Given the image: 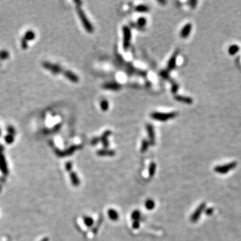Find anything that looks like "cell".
I'll list each match as a JSON object with an SVG mask.
<instances>
[{"instance_id": "23", "label": "cell", "mask_w": 241, "mask_h": 241, "mask_svg": "<svg viewBox=\"0 0 241 241\" xmlns=\"http://www.w3.org/2000/svg\"><path fill=\"white\" fill-rule=\"evenodd\" d=\"M160 76L162 77L163 79H165V80H169V79H170L169 72L167 70H161L160 73Z\"/></svg>"}, {"instance_id": "20", "label": "cell", "mask_w": 241, "mask_h": 241, "mask_svg": "<svg viewBox=\"0 0 241 241\" xmlns=\"http://www.w3.org/2000/svg\"><path fill=\"white\" fill-rule=\"evenodd\" d=\"M100 109H101L103 111H107L109 109V102L107 100H102L100 101Z\"/></svg>"}, {"instance_id": "1", "label": "cell", "mask_w": 241, "mask_h": 241, "mask_svg": "<svg viewBox=\"0 0 241 241\" xmlns=\"http://www.w3.org/2000/svg\"><path fill=\"white\" fill-rule=\"evenodd\" d=\"M178 115V112H171L167 113L154 112L151 114V117L153 119L160 121H167L169 119H172Z\"/></svg>"}, {"instance_id": "21", "label": "cell", "mask_w": 241, "mask_h": 241, "mask_svg": "<svg viewBox=\"0 0 241 241\" xmlns=\"http://www.w3.org/2000/svg\"><path fill=\"white\" fill-rule=\"evenodd\" d=\"M150 145V143L147 141V140L144 139L143 141H142V143H141V152L142 153H145L146 152L147 150L148 149V147Z\"/></svg>"}, {"instance_id": "11", "label": "cell", "mask_w": 241, "mask_h": 241, "mask_svg": "<svg viewBox=\"0 0 241 241\" xmlns=\"http://www.w3.org/2000/svg\"><path fill=\"white\" fill-rule=\"evenodd\" d=\"M174 98L178 101L184 102L186 104H192L193 102V100L191 98L188 97V96H182V95H175L174 96Z\"/></svg>"}, {"instance_id": "24", "label": "cell", "mask_w": 241, "mask_h": 241, "mask_svg": "<svg viewBox=\"0 0 241 241\" xmlns=\"http://www.w3.org/2000/svg\"><path fill=\"white\" fill-rule=\"evenodd\" d=\"M145 24H146V19L145 18H140L138 19L137 25H138V26H139L141 29H142V28H143Z\"/></svg>"}, {"instance_id": "27", "label": "cell", "mask_w": 241, "mask_h": 241, "mask_svg": "<svg viewBox=\"0 0 241 241\" xmlns=\"http://www.w3.org/2000/svg\"><path fill=\"white\" fill-rule=\"evenodd\" d=\"M139 227V221H134L133 223V228H135V229H137Z\"/></svg>"}, {"instance_id": "29", "label": "cell", "mask_w": 241, "mask_h": 241, "mask_svg": "<svg viewBox=\"0 0 241 241\" xmlns=\"http://www.w3.org/2000/svg\"><path fill=\"white\" fill-rule=\"evenodd\" d=\"M197 3V1H190L189 3L190 4V6H191L192 8H195V5H196V3Z\"/></svg>"}, {"instance_id": "6", "label": "cell", "mask_w": 241, "mask_h": 241, "mask_svg": "<svg viewBox=\"0 0 241 241\" xmlns=\"http://www.w3.org/2000/svg\"><path fill=\"white\" fill-rule=\"evenodd\" d=\"M146 129H147V132L149 139H150V143L152 145H154L155 144V133H154V127L152 126L151 124H147L146 125Z\"/></svg>"}, {"instance_id": "10", "label": "cell", "mask_w": 241, "mask_h": 241, "mask_svg": "<svg viewBox=\"0 0 241 241\" xmlns=\"http://www.w3.org/2000/svg\"><path fill=\"white\" fill-rule=\"evenodd\" d=\"M111 134V131L110 130H107V131H104L103 134H102L101 137L100 138V140L102 141V145H103L104 147H109V141H108V137H109Z\"/></svg>"}, {"instance_id": "28", "label": "cell", "mask_w": 241, "mask_h": 241, "mask_svg": "<svg viewBox=\"0 0 241 241\" xmlns=\"http://www.w3.org/2000/svg\"><path fill=\"white\" fill-rule=\"evenodd\" d=\"M213 212H214V210H213L212 208H208V209L206 210L205 212H206L207 215H211L213 213Z\"/></svg>"}, {"instance_id": "17", "label": "cell", "mask_w": 241, "mask_h": 241, "mask_svg": "<svg viewBox=\"0 0 241 241\" xmlns=\"http://www.w3.org/2000/svg\"><path fill=\"white\" fill-rule=\"evenodd\" d=\"M156 164L154 162H152L150 165V167H149V174L151 177L154 176L155 173H156Z\"/></svg>"}, {"instance_id": "30", "label": "cell", "mask_w": 241, "mask_h": 241, "mask_svg": "<svg viewBox=\"0 0 241 241\" xmlns=\"http://www.w3.org/2000/svg\"><path fill=\"white\" fill-rule=\"evenodd\" d=\"M66 168L68 170H70V169H71V168H72V164H71V163H68V164H67Z\"/></svg>"}, {"instance_id": "18", "label": "cell", "mask_w": 241, "mask_h": 241, "mask_svg": "<svg viewBox=\"0 0 241 241\" xmlns=\"http://www.w3.org/2000/svg\"><path fill=\"white\" fill-rule=\"evenodd\" d=\"M70 178H71V181H72V183L73 184V185L74 186H78L79 183V178L77 176L76 174L75 173H71V175H70Z\"/></svg>"}, {"instance_id": "5", "label": "cell", "mask_w": 241, "mask_h": 241, "mask_svg": "<svg viewBox=\"0 0 241 241\" xmlns=\"http://www.w3.org/2000/svg\"><path fill=\"white\" fill-rule=\"evenodd\" d=\"M206 208V204L205 203H202V204H201L200 206H199L197 209L195 210V212L194 213H193V214L192 215L191 218H190V220H191V221L192 223H196L198 221V219L200 218V216H201V214L203 211H204V210Z\"/></svg>"}, {"instance_id": "12", "label": "cell", "mask_w": 241, "mask_h": 241, "mask_svg": "<svg viewBox=\"0 0 241 241\" xmlns=\"http://www.w3.org/2000/svg\"><path fill=\"white\" fill-rule=\"evenodd\" d=\"M97 154L99 156H115V152L113 150H100L97 152Z\"/></svg>"}, {"instance_id": "2", "label": "cell", "mask_w": 241, "mask_h": 241, "mask_svg": "<svg viewBox=\"0 0 241 241\" xmlns=\"http://www.w3.org/2000/svg\"><path fill=\"white\" fill-rule=\"evenodd\" d=\"M77 12H78L79 18H80L81 20L82 23H83V25L84 26V28H85V30L89 33L93 32L94 30L93 25L90 23L89 20H88L87 17L86 16L85 14L84 13L83 10H82L80 7H78L77 8Z\"/></svg>"}, {"instance_id": "16", "label": "cell", "mask_w": 241, "mask_h": 241, "mask_svg": "<svg viewBox=\"0 0 241 241\" xmlns=\"http://www.w3.org/2000/svg\"><path fill=\"white\" fill-rule=\"evenodd\" d=\"M84 223H85V225L87 226V227H91V226L93 225L94 221L93 219L91 217L85 216L84 217Z\"/></svg>"}, {"instance_id": "25", "label": "cell", "mask_w": 241, "mask_h": 241, "mask_svg": "<svg viewBox=\"0 0 241 241\" xmlns=\"http://www.w3.org/2000/svg\"><path fill=\"white\" fill-rule=\"evenodd\" d=\"M171 92H172L173 94L176 93L178 90V85H177V84L173 83L172 85V87H171Z\"/></svg>"}, {"instance_id": "26", "label": "cell", "mask_w": 241, "mask_h": 241, "mask_svg": "<svg viewBox=\"0 0 241 241\" xmlns=\"http://www.w3.org/2000/svg\"><path fill=\"white\" fill-rule=\"evenodd\" d=\"M99 141H100V138L95 137L91 140V143L92 145H96L98 143V142H99Z\"/></svg>"}, {"instance_id": "4", "label": "cell", "mask_w": 241, "mask_h": 241, "mask_svg": "<svg viewBox=\"0 0 241 241\" xmlns=\"http://www.w3.org/2000/svg\"><path fill=\"white\" fill-rule=\"evenodd\" d=\"M123 48L125 50H127L130 46L131 40V32L129 27L123 26Z\"/></svg>"}, {"instance_id": "22", "label": "cell", "mask_w": 241, "mask_h": 241, "mask_svg": "<svg viewBox=\"0 0 241 241\" xmlns=\"http://www.w3.org/2000/svg\"><path fill=\"white\" fill-rule=\"evenodd\" d=\"M145 207L148 210H152L155 207V202L152 200H147L145 202Z\"/></svg>"}, {"instance_id": "19", "label": "cell", "mask_w": 241, "mask_h": 241, "mask_svg": "<svg viewBox=\"0 0 241 241\" xmlns=\"http://www.w3.org/2000/svg\"><path fill=\"white\" fill-rule=\"evenodd\" d=\"M140 217H141V213H140L139 210H135L132 212L131 218L133 219L134 221H139L140 219Z\"/></svg>"}, {"instance_id": "15", "label": "cell", "mask_w": 241, "mask_h": 241, "mask_svg": "<svg viewBox=\"0 0 241 241\" xmlns=\"http://www.w3.org/2000/svg\"><path fill=\"white\" fill-rule=\"evenodd\" d=\"M135 10L137 12L145 13V12H148L149 10H150V8H149L148 6L145 5H138L135 7Z\"/></svg>"}, {"instance_id": "3", "label": "cell", "mask_w": 241, "mask_h": 241, "mask_svg": "<svg viewBox=\"0 0 241 241\" xmlns=\"http://www.w3.org/2000/svg\"><path fill=\"white\" fill-rule=\"evenodd\" d=\"M236 165L237 163L236 162H232L227 163L226 165H221V166H217L214 168V170L216 173H221V174H225V173H227L228 171L232 170L234 168H235L236 167Z\"/></svg>"}, {"instance_id": "13", "label": "cell", "mask_w": 241, "mask_h": 241, "mask_svg": "<svg viewBox=\"0 0 241 241\" xmlns=\"http://www.w3.org/2000/svg\"><path fill=\"white\" fill-rule=\"evenodd\" d=\"M108 215L110 219L113 221H116L119 219V214L114 209H109L108 210Z\"/></svg>"}, {"instance_id": "9", "label": "cell", "mask_w": 241, "mask_h": 241, "mask_svg": "<svg viewBox=\"0 0 241 241\" xmlns=\"http://www.w3.org/2000/svg\"><path fill=\"white\" fill-rule=\"evenodd\" d=\"M192 30V24H186L185 26L182 30H181V32H180V36L183 38H186V37H188V36L190 35V32H191Z\"/></svg>"}, {"instance_id": "8", "label": "cell", "mask_w": 241, "mask_h": 241, "mask_svg": "<svg viewBox=\"0 0 241 241\" xmlns=\"http://www.w3.org/2000/svg\"><path fill=\"white\" fill-rule=\"evenodd\" d=\"M102 88L104 89L112 90V91H118L121 89V85L117 83H107L102 85Z\"/></svg>"}, {"instance_id": "7", "label": "cell", "mask_w": 241, "mask_h": 241, "mask_svg": "<svg viewBox=\"0 0 241 241\" xmlns=\"http://www.w3.org/2000/svg\"><path fill=\"white\" fill-rule=\"evenodd\" d=\"M178 55V51H176L174 52V54H173L172 56L170 58V59L168 61V63H167V71H171L173 70V68H175V66H176V60L177 57Z\"/></svg>"}, {"instance_id": "14", "label": "cell", "mask_w": 241, "mask_h": 241, "mask_svg": "<svg viewBox=\"0 0 241 241\" xmlns=\"http://www.w3.org/2000/svg\"><path fill=\"white\" fill-rule=\"evenodd\" d=\"M65 76H66L68 79H70L71 81L74 82V83H78L79 78L76 74H73L71 72H65Z\"/></svg>"}]
</instances>
